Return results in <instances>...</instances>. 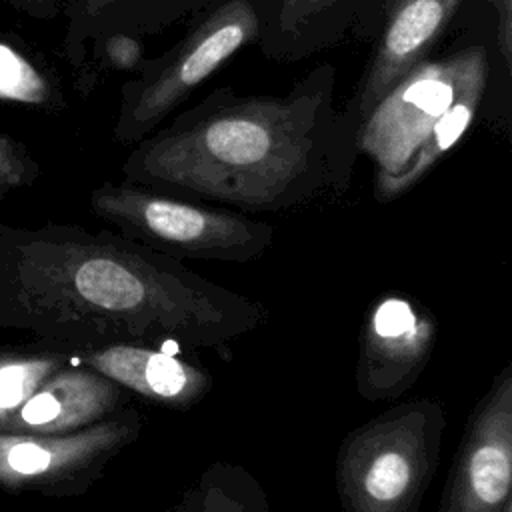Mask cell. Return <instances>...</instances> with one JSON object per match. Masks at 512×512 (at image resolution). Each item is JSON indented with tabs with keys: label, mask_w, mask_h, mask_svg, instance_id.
Here are the masks:
<instances>
[{
	"label": "cell",
	"mask_w": 512,
	"mask_h": 512,
	"mask_svg": "<svg viewBox=\"0 0 512 512\" xmlns=\"http://www.w3.org/2000/svg\"><path fill=\"white\" fill-rule=\"evenodd\" d=\"M266 318L258 300L118 232L0 224V330L28 332L38 344L224 352Z\"/></svg>",
	"instance_id": "1"
},
{
	"label": "cell",
	"mask_w": 512,
	"mask_h": 512,
	"mask_svg": "<svg viewBox=\"0 0 512 512\" xmlns=\"http://www.w3.org/2000/svg\"><path fill=\"white\" fill-rule=\"evenodd\" d=\"M336 76L320 62L282 94L218 86L130 146L122 176L244 214L332 204L360 156L358 124L336 108Z\"/></svg>",
	"instance_id": "2"
},
{
	"label": "cell",
	"mask_w": 512,
	"mask_h": 512,
	"mask_svg": "<svg viewBox=\"0 0 512 512\" xmlns=\"http://www.w3.org/2000/svg\"><path fill=\"white\" fill-rule=\"evenodd\" d=\"M484 38L410 68L358 124V152L374 162V198L392 202L420 184L464 138L486 96Z\"/></svg>",
	"instance_id": "3"
},
{
	"label": "cell",
	"mask_w": 512,
	"mask_h": 512,
	"mask_svg": "<svg viewBox=\"0 0 512 512\" xmlns=\"http://www.w3.org/2000/svg\"><path fill=\"white\" fill-rule=\"evenodd\" d=\"M446 428V408L430 396L392 404L352 428L334 464L340 512H420Z\"/></svg>",
	"instance_id": "4"
},
{
	"label": "cell",
	"mask_w": 512,
	"mask_h": 512,
	"mask_svg": "<svg viewBox=\"0 0 512 512\" xmlns=\"http://www.w3.org/2000/svg\"><path fill=\"white\" fill-rule=\"evenodd\" d=\"M90 208L118 234L176 260L248 264L274 242L270 222L130 180L96 186Z\"/></svg>",
	"instance_id": "5"
},
{
	"label": "cell",
	"mask_w": 512,
	"mask_h": 512,
	"mask_svg": "<svg viewBox=\"0 0 512 512\" xmlns=\"http://www.w3.org/2000/svg\"><path fill=\"white\" fill-rule=\"evenodd\" d=\"M258 42L254 0H208L182 36L120 86L114 140L134 146L160 128L234 54Z\"/></svg>",
	"instance_id": "6"
},
{
	"label": "cell",
	"mask_w": 512,
	"mask_h": 512,
	"mask_svg": "<svg viewBox=\"0 0 512 512\" xmlns=\"http://www.w3.org/2000/svg\"><path fill=\"white\" fill-rule=\"evenodd\" d=\"M144 426V414L128 404L76 432L0 434V490L48 498L80 496L138 440Z\"/></svg>",
	"instance_id": "7"
},
{
	"label": "cell",
	"mask_w": 512,
	"mask_h": 512,
	"mask_svg": "<svg viewBox=\"0 0 512 512\" xmlns=\"http://www.w3.org/2000/svg\"><path fill=\"white\" fill-rule=\"evenodd\" d=\"M438 318L430 306L404 290H386L366 308L354 366L362 400L404 396L428 368L438 342Z\"/></svg>",
	"instance_id": "8"
},
{
	"label": "cell",
	"mask_w": 512,
	"mask_h": 512,
	"mask_svg": "<svg viewBox=\"0 0 512 512\" xmlns=\"http://www.w3.org/2000/svg\"><path fill=\"white\" fill-rule=\"evenodd\" d=\"M510 506L512 362H506L466 420L438 512H506Z\"/></svg>",
	"instance_id": "9"
},
{
	"label": "cell",
	"mask_w": 512,
	"mask_h": 512,
	"mask_svg": "<svg viewBox=\"0 0 512 512\" xmlns=\"http://www.w3.org/2000/svg\"><path fill=\"white\" fill-rule=\"evenodd\" d=\"M466 0H384L372 52L342 110L360 124L418 62L432 56Z\"/></svg>",
	"instance_id": "10"
},
{
	"label": "cell",
	"mask_w": 512,
	"mask_h": 512,
	"mask_svg": "<svg viewBox=\"0 0 512 512\" xmlns=\"http://www.w3.org/2000/svg\"><path fill=\"white\" fill-rule=\"evenodd\" d=\"M384 0H254L260 52L274 62H296L340 44L372 40Z\"/></svg>",
	"instance_id": "11"
},
{
	"label": "cell",
	"mask_w": 512,
	"mask_h": 512,
	"mask_svg": "<svg viewBox=\"0 0 512 512\" xmlns=\"http://www.w3.org/2000/svg\"><path fill=\"white\" fill-rule=\"evenodd\" d=\"M132 404V396L72 352L0 424V434H66Z\"/></svg>",
	"instance_id": "12"
},
{
	"label": "cell",
	"mask_w": 512,
	"mask_h": 512,
	"mask_svg": "<svg viewBox=\"0 0 512 512\" xmlns=\"http://www.w3.org/2000/svg\"><path fill=\"white\" fill-rule=\"evenodd\" d=\"M72 354L130 396L168 410L184 412L198 406L214 386L210 370L166 346L108 344Z\"/></svg>",
	"instance_id": "13"
},
{
	"label": "cell",
	"mask_w": 512,
	"mask_h": 512,
	"mask_svg": "<svg viewBox=\"0 0 512 512\" xmlns=\"http://www.w3.org/2000/svg\"><path fill=\"white\" fill-rule=\"evenodd\" d=\"M208 0H78L64 8L68 14V30L64 38V54L70 66H78L84 56L86 42L106 30H128L160 34L172 24L186 20Z\"/></svg>",
	"instance_id": "14"
},
{
	"label": "cell",
	"mask_w": 512,
	"mask_h": 512,
	"mask_svg": "<svg viewBox=\"0 0 512 512\" xmlns=\"http://www.w3.org/2000/svg\"><path fill=\"white\" fill-rule=\"evenodd\" d=\"M0 100L58 114L66 108L56 70L18 38L0 36Z\"/></svg>",
	"instance_id": "15"
},
{
	"label": "cell",
	"mask_w": 512,
	"mask_h": 512,
	"mask_svg": "<svg viewBox=\"0 0 512 512\" xmlns=\"http://www.w3.org/2000/svg\"><path fill=\"white\" fill-rule=\"evenodd\" d=\"M144 36L128 30H106L86 42L82 62L74 68V88L88 96L112 74L134 76L146 60Z\"/></svg>",
	"instance_id": "16"
},
{
	"label": "cell",
	"mask_w": 512,
	"mask_h": 512,
	"mask_svg": "<svg viewBox=\"0 0 512 512\" xmlns=\"http://www.w3.org/2000/svg\"><path fill=\"white\" fill-rule=\"evenodd\" d=\"M70 352L38 342L0 348V424L16 410L30 392L68 362Z\"/></svg>",
	"instance_id": "17"
},
{
	"label": "cell",
	"mask_w": 512,
	"mask_h": 512,
	"mask_svg": "<svg viewBox=\"0 0 512 512\" xmlns=\"http://www.w3.org/2000/svg\"><path fill=\"white\" fill-rule=\"evenodd\" d=\"M40 174L42 168L28 146L0 132V202L20 188H30Z\"/></svg>",
	"instance_id": "18"
},
{
	"label": "cell",
	"mask_w": 512,
	"mask_h": 512,
	"mask_svg": "<svg viewBox=\"0 0 512 512\" xmlns=\"http://www.w3.org/2000/svg\"><path fill=\"white\" fill-rule=\"evenodd\" d=\"M494 12L496 54L508 70L512 64V0H486Z\"/></svg>",
	"instance_id": "19"
},
{
	"label": "cell",
	"mask_w": 512,
	"mask_h": 512,
	"mask_svg": "<svg viewBox=\"0 0 512 512\" xmlns=\"http://www.w3.org/2000/svg\"><path fill=\"white\" fill-rule=\"evenodd\" d=\"M18 12L38 18V20H52L64 12L62 0H6Z\"/></svg>",
	"instance_id": "20"
},
{
	"label": "cell",
	"mask_w": 512,
	"mask_h": 512,
	"mask_svg": "<svg viewBox=\"0 0 512 512\" xmlns=\"http://www.w3.org/2000/svg\"><path fill=\"white\" fill-rule=\"evenodd\" d=\"M74 2H78V0H62V4H64V8H68V6H72Z\"/></svg>",
	"instance_id": "21"
}]
</instances>
